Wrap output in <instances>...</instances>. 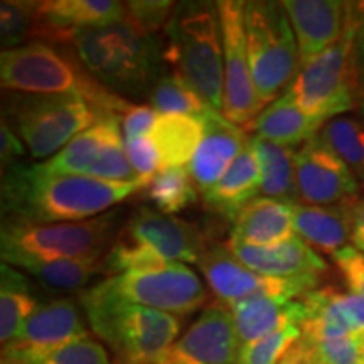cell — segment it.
<instances>
[{
	"instance_id": "cell-1",
	"label": "cell",
	"mask_w": 364,
	"mask_h": 364,
	"mask_svg": "<svg viewBox=\"0 0 364 364\" xmlns=\"http://www.w3.org/2000/svg\"><path fill=\"white\" fill-rule=\"evenodd\" d=\"M139 184H120L86 176L51 174L43 164H14L2 176L4 221L75 223L91 220L125 201Z\"/></svg>"
},
{
	"instance_id": "cell-2",
	"label": "cell",
	"mask_w": 364,
	"mask_h": 364,
	"mask_svg": "<svg viewBox=\"0 0 364 364\" xmlns=\"http://www.w3.org/2000/svg\"><path fill=\"white\" fill-rule=\"evenodd\" d=\"M0 81L4 90L16 93H78L97 113L98 122L105 118L122 120L130 105L124 97L100 85L85 70L78 58L43 41H31L19 48L2 51Z\"/></svg>"
},
{
	"instance_id": "cell-3",
	"label": "cell",
	"mask_w": 364,
	"mask_h": 364,
	"mask_svg": "<svg viewBox=\"0 0 364 364\" xmlns=\"http://www.w3.org/2000/svg\"><path fill=\"white\" fill-rule=\"evenodd\" d=\"M71 46L85 70L120 97L150 95L161 78L162 41L144 34L127 17L117 24L80 31Z\"/></svg>"
},
{
	"instance_id": "cell-4",
	"label": "cell",
	"mask_w": 364,
	"mask_h": 364,
	"mask_svg": "<svg viewBox=\"0 0 364 364\" xmlns=\"http://www.w3.org/2000/svg\"><path fill=\"white\" fill-rule=\"evenodd\" d=\"M162 59L193 86L209 107L223 112L225 58L216 4H177L164 29Z\"/></svg>"
},
{
	"instance_id": "cell-5",
	"label": "cell",
	"mask_w": 364,
	"mask_h": 364,
	"mask_svg": "<svg viewBox=\"0 0 364 364\" xmlns=\"http://www.w3.org/2000/svg\"><path fill=\"white\" fill-rule=\"evenodd\" d=\"M80 300L91 331L110 348L115 364H157L179 336L176 316L113 297L98 284Z\"/></svg>"
},
{
	"instance_id": "cell-6",
	"label": "cell",
	"mask_w": 364,
	"mask_h": 364,
	"mask_svg": "<svg viewBox=\"0 0 364 364\" xmlns=\"http://www.w3.org/2000/svg\"><path fill=\"white\" fill-rule=\"evenodd\" d=\"M208 247V236L193 223L140 208L117 231L103 258V275L166 263H198Z\"/></svg>"
},
{
	"instance_id": "cell-7",
	"label": "cell",
	"mask_w": 364,
	"mask_h": 364,
	"mask_svg": "<svg viewBox=\"0 0 364 364\" xmlns=\"http://www.w3.org/2000/svg\"><path fill=\"white\" fill-rule=\"evenodd\" d=\"M245 39L263 107L284 97L300 70L299 46L282 2H245Z\"/></svg>"
},
{
	"instance_id": "cell-8",
	"label": "cell",
	"mask_w": 364,
	"mask_h": 364,
	"mask_svg": "<svg viewBox=\"0 0 364 364\" xmlns=\"http://www.w3.org/2000/svg\"><path fill=\"white\" fill-rule=\"evenodd\" d=\"M2 120L19 135L33 159L49 161L97 124L98 117L78 93H14L4 103Z\"/></svg>"
},
{
	"instance_id": "cell-9",
	"label": "cell",
	"mask_w": 364,
	"mask_h": 364,
	"mask_svg": "<svg viewBox=\"0 0 364 364\" xmlns=\"http://www.w3.org/2000/svg\"><path fill=\"white\" fill-rule=\"evenodd\" d=\"M285 95L294 100L300 110L327 120L359 107L363 98V80L359 75L354 29L349 17L343 38L321 56L300 66Z\"/></svg>"
},
{
	"instance_id": "cell-10",
	"label": "cell",
	"mask_w": 364,
	"mask_h": 364,
	"mask_svg": "<svg viewBox=\"0 0 364 364\" xmlns=\"http://www.w3.org/2000/svg\"><path fill=\"white\" fill-rule=\"evenodd\" d=\"M118 213L75 223H2V252L41 260L105 257L115 240Z\"/></svg>"
},
{
	"instance_id": "cell-11",
	"label": "cell",
	"mask_w": 364,
	"mask_h": 364,
	"mask_svg": "<svg viewBox=\"0 0 364 364\" xmlns=\"http://www.w3.org/2000/svg\"><path fill=\"white\" fill-rule=\"evenodd\" d=\"M98 285L113 297L176 317L189 316L208 299L199 277L182 263L135 268Z\"/></svg>"
},
{
	"instance_id": "cell-12",
	"label": "cell",
	"mask_w": 364,
	"mask_h": 364,
	"mask_svg": "<svg viewBox=\"0 0 364 364\" xmlns=\"http://www.w3.org/2000/svg\"><path fill=\"white\" fill-rule=\"evenodd\" d=\"M220 14L223 58H225V95L223 115L240 127H252L265 110L257 95L245 39V2H216Z\"/></svg>"
},
{
	"instance_id": "cell-13",
	"label": "cell",
	"mask_w": 364,
	"mask_h": 364,
	"mask_svg": "<svg viewBox=\"0 0 364 364\" xmlns=\"http://www.w3.org/2000/svg\"><path fill=\"white\" fill-rule=\"evenodd\" d=\"M198 267L206 277L213 295L228 309L255 297L300 299L318 285L314 282L272 279L253 272L241 263L226 245H209L199 258Z\"/></svg>"
},
{
	"instance_id": "cell-14",
	"label": "cell",
	"mask_w": 364,
	"mask_h": 364,
	"mask_svg": "<svg viewBox=\"0 0 364 364\" xmlns=\"http://www.w3.org/2000/svg\"><path fill=\"white\" fill-rule=\"evenodd\" d=\"M295 184L300 204L331 206L358 199L356 176L321 135L297 149Z\"/></svg>"
},
{
	"instance_id": "cell-15",
	"label": "cell",
	"mask_w": 364,
	"mask_h": 364,
	"mask_svg": "<svg viewBox=\"0 0 364 364\" xmlns=\"http://www.w3.org/2000/svg\"><path fill=\"white\" fill-rule=\"evenodd\" d=\"M241 341L223 304L209 306L157 364H238Z\"/></svg>"
},
{
	"instance_id": "cell-16",
	"label": "cell",
	"mask_w": 364,
	"mask_h": 364,
	"mask_svg": "<svg viewBox=\"0 0 364 364\" xmlns=\"http://www.w3.org/2000/svg\"><path fill=\"white\" fill-rule=\"evenodd\" d=\"M125 19V2L115 0H48L36 2L33 39L73 44L83 29H97Z\"/></svg>"
},
{
	"instance_id": "cell-17",
	"label": "cell",
	"mask_w": 364,
	"mask_h": 364,
	"mask_svg": "<svg viewBox=\"0 0 364 364\" xmlns=\"http://www.w3.org/2000/svg\"><path fill=\"white\" fill-rule=\"evenodd\" d=\"M203 140L196 150L188 171L196 188L201 193L211 189L230 169L241 152L252 142L243 127L230 122L221 112L209 110L201 117Z\"/></svg>"
},
{
	"instance_id": "cell-18",
	"label": "cell",
	"mask_w": 364,
	"mask_h": 364,
	"mask_svg": "<svg viewBox=\"0 0 364 364\" xmlns=\"http://www.w3.org/2000/svg\"><path fill=\"white\" fill-rule=\"evenodd\" d=\"M299 46L300 66L321 56L343 38L348 27V2L285 0L282 2Z\"/></svg>"
},
{
	"instance_id": "cell-19",
	"label": "cell",
	"mask_w": 364,
	"mask_h": 364,
	"mask_svg": "<svg viewBox=\"0 0 364 364\" xmlns=\"http://www.w3.org/2000/svg\"><path fill=\"white\" fill-rule=\"evenodd\" d=\"M230 252L253 272L282 280H300L318 284L327 270V263L299 236L272 245V247H250L230 240Z\"/></svg>"
},
{
	"instance_id": "cell-20",
	"label": "cell",
	"mask_w": 364,
	"mask_h": 364,
	"mask_svg": "<svg viewBox=\"0 0 364 364\" xmlns=\"http://www.w3.org/2000/svg\"><path fill=\"white\" fill-rule=\"evenodd\" d=\"M300 299L306 306L302 338L329 341L364 332V299L359 295L316 289Z\"/></svg>"
},
{
	"instance_id": "cell-21",
	"label": "cell",
	"mask_w": 364,
	"mask_h": 364,
	"mask_svg": "<svg viewBox=\"0 0 364 364\" xmlns=\"http://www.w3.org/2000/svg\"><path fill=\"white\" fill-rule=\"evenodd\" d=\"M90 338L80 309L71 299H58L38 306L2 349H51Z\"/></svg>"
},
{
	"instance_id": "cell-22",
	"label": "cell",
	"mask_w": 364,
	"mask_h": 364,
	"mask_svg": "<svg viewBox=\"0 0 364 364\" xmlns=\"http://www.w3.org/2000/svg\"><path fill=\"white\" fill-rule=\"evenodd\" d=\"M358 199L331 206L292 204L295 236L309 247L334 255L348 247L353 231V215Z\"/></svg>"
},
{
	"instance_id": "cell-23",
	"label": "cell",
	"mask_w": 364,
	"mask_h": 364,
	"mask_svg": "<svg viewBox=\"0 0 364 364\" xmlns=\"http://www.w3.org/2000/svg\"><path fill=\"white\" fill-rule=\"evenodd\" d=\"M260 194V166L253 144L240 154L226 174L203 193V204L208 211L235 221L238 213Z\"/></svg>"
},
{
	"instance_id": "cell-24",
	"label": "cell",
	"mask_w": 364,
	"mask_h": 364,
	"mask_svg": "<svg viewBox=\"0 0 364 364\" xmlns=\"http://www.w3.org/2000/svg\"><path fill=\"white\" fill-rule=\"evenodd\" d=\"M294 236L292 204L260 196L238 213L230 240L250 247H272Z\"/></svg>"
},
{
	"instance_id": "cell-25",
	"label": "cell",
	"mask_w": 364,
	"mask_h": 364,
	"mask_svg": "<svg viewBox=\"0 0 364 364\" xmlns=\"http://www.w3.org/2000/svg\"><path fill=\"white\" fill-rule=\"evenodd\" d=\"M241 346L253 343L273 332L302 324L306 306L302 299L255 297L230 307Z\"/></svg>"
},
{
	"instance_id": "cell-26",
	"label": "cell",
	"mask_w": 364,
	"mask_h": 364,
	"mask_svg": "<svg viewBox=\"0 0 364 364\" xmlns=\"http://www.w3.org/2000/svg\"><path fill=\"white\" fill-rule=\"evenodd\" d=\"M327 122L329 120L324 117L309 115L300 110L289 95H284L258 115L252 124V130L270 142L297 147L321 134Z\"/></svg>"
},
{
	"instance_id": "cell-27",
	"label": "cell",
	"mask_w": 364,
	"mask_h": 364,
	"mask_svg": "<svg viewBox=\"0 0 364 364\" xmlns=\"http://www.w3.org/2000/svg\"><path fill=\"white\" fill-rule=\"evenodd\" d=\"M2 263L19 267L33 275L39 284L54 290H80L97 273H103V258H65V260H41L22 253H0Z\"/></svg>"
},
{
	"instance_id": "cell-28",
	"label": "cell",
	"mask_w": 364,
	"mask_h": 364,
	"mask_svg": "<svg viewBox=\"0 0 364 364\" xmlns=\"http://www.w3.org/2000/svg\"><path fill=\"white\" fill-rule=\"evenodd\" d=\"M252 144L260 166L262 198L277 199L289 204L299 203L295 184V154L297 149L270 142L262 136H252Z\"/></svg>"
},
{
	"instance_id": "cell-29",
	"label": "cell",
	"mask_w": 364,
	"mask_h": 364,
	"mask_svg": "<svg viewBox=\"0 0 364 364\" xmlns=\"http://www.w3.org/2000/svg\"><path fill=\"white\" fill-rule=\"evenodd\" d=\"M204 125L198 117L159 115L150 139L161 154V169L188 167L203 140Z\"/></svg>"
},
{
	"instance_id": "cell-30",
	"label": "cell",
	"mask_w": 364,
	"mask_h": 364,
	"mask_svg": "<svg viewBox=\"0 0 364 364\" xmlns=\"http://www.w3.org/2000/svg\"><path fill=\"white\" fill-rule=\"evenodd\" d=\"M118 130H122V125L117 118L100 120L91 129L76 135L61 152L43 162V167L51 174L88 177L90 171L102 156L105 145Z\"/></svg>"
},
{
	"instance_id": "cell-31",
	"label": "cell",
	"mask_w": 364,
	"mask_h": 364,
	"mask_svg": "<svg viewBox=\"0 0 364 364\" xmlns=\"http://www.w3.org/2000/svg\"><path fill=\"white\" fill-rule=\"evenodd\" d=\"M2 284H0V343L6 346L14 339L17 331L29 318L36 309L38 300L31 292L29 280L16 268L2 263Z\"/></svg>"
},
{
	"instance_id": "cell-32",
	"label": "cell",
	"mask_w": 364,
	"mask_h": 364,
	"mask_svg": "<svg viewBox=\"0 0 364 364\" xmlns=\"http://www.w3.org/2000/svg\"><path fill=\"white\" fill-rule=\"evenodd\" d=\"M0 364H110L107 349L93 338L51 349H2Z\"/></svg>"
},
{
	"instance_id": "cell-33",
	"label": "cell",
	"mask_w": 364,
	"mask_h": 364,
	"mask_svg": "<svg viewBox=\"0 0 364 364\" xmlns=\"http://www.w3.org/2000/svg\"><path fill=\"white\" fill-rule=\"evenodd\" d=\"M142 191L145 199L156 204L164 215L171 216L198 201V188L188 167L161 169Z\"/></svg>"
},
{
	"instance_id": "cell-34",
	"label": "cell",
	"mask_w": 364,
	"mask_h": 364,
	"mask_svg": "<svg viewBox=\"0 0 364 364\" xmlns=\"http://www.w3.org/2000/svg\"><path fill=\"white\" fill-rule=\"evenodd\" d=\"M150 107L159 115H189L201 118L211 107L204 102L201 95L179 76L164 75L149 95Z\"/></svg>"
},
{
	"instance_id": "cell-35",
	"label": "cell",
	"mask_w": 364,
	"mask_h": 364,
	"mask_svg": "<svg viewBox=\"0 0 364 364\" xmlns=\"http://www.w3.org/2000/svg\"><path fill=\"white\" fill-rule=\"evenodd\" d=\"M322 140L334 150L353 171L358 181L364 182V124L353 117H336L321 130Z\"/></svg>"
},
{
	"instance_id": "cell-36",
	"label": "cell",
	"mask_w": 364,
	"mask_h": 364,
	"mask_svg": "<svg viewBox=\"0 0 364 364\" xmlns=\"http://www.w3.org/2000/svg\"><path fill=\"white\" fill-rule=\"evenodd\" d=\"M36 19V2H7L0 4V41L4 51L22 46L33 39Z\"/></svg>"
},
{
	"instance_id": "cell-37",
	"label": "cell",
	"mask_w": 364,
	"mask_h": 364,
	"mask_svg": "<svg viewBox=\"0 0 364 364\" xmlns=\"http://www.w3.org/2000/svg\"><path fill=\"white\" fill-rule=\"evenodd\" d=\"M302 338L299 326H290L241 346L238 364H279L285 353Z\"/></svg>"
},
{
	"instance_id": "cell-38",
	"label": "cell",
	"mask_w": 364,
	"mask_h": 364,
	"mask_svg": "<svg viewBox=\"0 0 364 364\" xmlns=\"http://www.w3.org/2000/svg\"><path fill=\"white\" fill-rule=\"evenodd\" d=\"M176 2L169 0H136L125 2V17L144 34L157 36L169 24L176 11Z\"/></svg>"
},
{
	"instance_id": "cell-39",
	"label": "cell",
	"mask_w": 364,
	"mask_h": 364,
	"mask_svg": "<svg viewBox=\"0 0 364 364\" xmlns=\"http://www.w3.org/2000/svg\"><path fill=\"white\" fill-rule=\"evenodd\" d=\"M306 339V338H304ZM309 341V339H307ZM316 364H361L364 332L329 341H309Z\"/></svg>"
},
{
	"instance_id": "cell-40",
	"label": "cell",
	"mask_w": 364,
	"mask_h": 364,
	"mask_svg": "<svg viewBox=\"0 0 364 364\" xmlns=\"http://www.w3.org/2000/svg\"><path fill=\"white\" fill-rule=\"evenodd\" d=\"M129 161L139 177L140 188H145L150 179L161 171V154L157 145L150 136H136V139L124 140Z\"/></svg>"
},
{
	"instance_id": "cell-41",
	"label": "cell",
	"mask_w": 364,
	"mask_h": 364,
	"mask_svg": "<svg viewBox=\"0 0 364 364\" xmlns=\"http://www.w3.org/2000/svg\"><path fill=\"white\" fill-rule=\"evenodd\" d=\"M332 262L336 263L351 294L364 299V253L348 245L332 255Z\"/></svg>"
},
{
	"instance_id": "cell-42",
	"label": "cell",
	"mask_w": 364,
	"mask_h": 364,
	"mask_svg": "<svg viewBox=\"0 0 364 364\" xmlns=\"http://www.w3.org/2000/svg\"><path fill=\"white\" fill-rule=\"evenodd\" d=\"M157 112L150 105L130 103L122 115L120 125L124 140L136 139V136H147L152 132L157 122Z\"/></svg>"
},
{
	"instance_id": "cell-43",
	"label": "cell",
	"mask_w": 364,
	"mask_h": 364,
	"mask_svg": "<svg viewBox=\"0 0 364 364\" xmlns=\"http://www.w3.org/2000/svg\"><path fill=\"white\" fill-rule=\"evenodd\" d=\"M348 17L354 29V49L361 80L364 78V2H348Z\"/></svg>"
},
{
	"instance_id": "cell-44",
	"label": "cell",
	"mask_w": 364,
	"mask_h": 364,
	"mask_svg": "<svg viewBox=\"0 0 364 364\" xmlns=\"http://www.w3.org/2000/svg\"><path fill=\"white\" fill-rule=\"evenodd\" d=\"M24 142H21L19 135L2 120L0 129V159H2L4 169L17 164V161L24 156Z\"/></svg>"
},
{
	"instance_id": "cell-45",
	"label": "cell",
	"mask_w": 364,
	"mask_h": 364,
	"mask_svg": "<svg viewBox=\"0 0 364 364\" xmlns=\"http://www.w3.org/2000/svg\"><path fill=\"white\" fill-rule=\"evenodd\" d=\"M279 364H316L309 341L300 338L297 343L285 353V356L282 358V361Z\"/></svg>"
},
{
	"instance_id": "cell-46",
	"label": "cell",
	"mask_w": 364,
	"mask_h": 364,
	"mask_svg": "<svg viewBox=\"0 0 364 364\" xmlns=\"http://www.w3.org/2000/svg\"><path fill=\"white\" fill-rule=\"evenodd\" d=\"M351 243L354 248L364 253V198L359 199L356 206H354Z\"/></svg>"
},
{
	"instance_id": "cell-47",
	"label": "cell",
	"mask_w": 364,
	"mask_h": 364,
	"mask_svg": "<svg viewBox=\"0 0 364 364\" xmlns=\"http://www.w3.org/2000/svg\"><path fill=\"white\" fill-rule=\"evenodd\" d=\"M358 108H359V113H361V122L364 124V78H363V98Z\"/></svg>"
},
{
	"instance_id": "cell-48",
	"label": "cell",
	"mask_w": 364,
	"mask_h": 364,
	"mask_svg": "<svg viewBox=\"0 0 364 364\" xmlns=\"http://www.w3.org/2000/svg\"><path fill=\"white\" fill-rule=\"evenodd\" d=\"M361 364H364V348H363V363Z\"/></svg>"
}]
</instances>
